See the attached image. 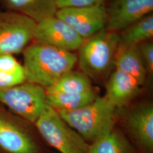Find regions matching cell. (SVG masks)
I'll list each match as a JSON object with an SVG mask.
<instances>
[{
    "mask_svg": "<svg viewBox=\"0 0 153 153\" xmlns=\"http://www.w3.org/2000/svg\"><path fill=\"white\" fill-rule=\"evenodd\" d=\"M114 66L133 76L141 86L145 81L147 72L138 45L119 44L115 53Z\"/></svg>",
    "mask_w": 153,
    "mask_h": 153,
    "instance_id": "cell-14",
    "label": "cell"
},
{
    "mask_svg": "<svg viewBox=\"0 0 153 153\" xmlns=\"http://www.w3.org/2000/svg\"><path fill=\"white\" fill-rule=\"evenodd\" d=\"M104 0H56L57 9L71 7H83L104 4Z\"/></svg>",
    "mask_w": 153,
    "mask_h": 153,
    "instance_id": "cell-22",
    "label": "cell"
},
{
    "mask_svg": "<svg viewBox=\"0 0 153 153\" xmlns=\"http://www.w3.org/2000/svg\"><path fill=\"white\" fill-rule=\"evenodd\" d=\"M126 124L138 153H153V106L144 105L131 111Z\"/></svg>",
    "mask_w": 153,
    "mask_h": 153,
    "instance_id": "cell-10",
    "label": "cell"
},
{
    "mask_svg": "<svg viewBox=\"0 0 153 153\" xmlns=\"http://www.w3.org/2000/svg\"><path fill=\"white\" fill-rule=\"evenodd\" d=\"M21 65L14 55H0V72H11L22 69Z\"/></svg>",
    "mask_w": 153,
    "mask_h": 153,
    "instance_id": "cell-21",
    "label": "cell"
},
{
    "mask_svg": "<svg viewBox=\"0 0 153 153\" xmlns=\"http://www.w3.org/2000/svg\"><path fill=\"white\" fill-rule=\"evenodd\" d=\"M5 10L28 16L38 23L55 16L58 9L56 0H0Z\"/></svg>",
    "mask_w": 153,
    "mask_h": 153,
    "instance_id": "cell-13",
    "label": "cell"
},
{
    "mask_svg": "<svg viewBox=\"0 0 153 153\" xmlns=\"http://www.w3.org/2000/svg\"><path fill=\"white\" fill-rule=\"evenodd\" d=\"M120 44L138 45L153 36V14L150 13L121 31Z\"/></svg>",
    "mask_w": 153,
    "mask_h": 153,
    "instance_id": "cell-18",
    "label": "cell"
},
{
    "mask_svg": "<svg viewBox=\"0 0 153 153\" xmlns=\"http://www.w3.org/2000/svg\"><path fill=\"white\" fill-rule=\"evenodd\" d=\"M26 82L24 67L22 69L11 72H0V88H6Z\"/></svg>",
    "mask_w": 153,
    "mask_h": 153,
    "instance_id": "cell-19",
    "label": "cell"
},
{
    "mask_svg": "<svg viewBox=\"0 0 153 153\" xmlns=\"http://www.w3.org/2000/svg\"><path fill=\"white\" fill-rule=\"evenodd\" d=\"M119 44V33L105 28L84 39L77 56L82 72L95 80L107 76L114 66Z\"/></svg>",
    "mask_w": 153,
    "mask_h": 153,
    "instance_id": "cell-2",
    "label": "cell"
},
{
    "mask_svg": "<svg viewBox=\"0 0 153 153\" xmlns=\"http://www.w3.org/2000/svg\"><path fill=\"white\" fill-rule=\"evenodd\" d=\"M139 51L147 73H153V44L150 41H146L138 45Z\"/></svg>",
    "mask_w": 153,
    "mask_h": 153,
    "instance_id": "cell-20",
    "label": "cell"
},
{
    "mask_svg": "<svg viewBox=\"0 0 153 153\" xmlns=\"http://www.w3.org/2000/svg\"><path fill=\"white\" fill-rule=\"evenodd\" d=\"M33 39L39 43L72 52L79 49L84 40L66 22L56 16L36 23Z\"/></svg>",
    "mask_w": 153,
    "mask_h": 153,
    "instance_id": "cell-8",
    "label": "cell"
},
{
    "mask_svg": "<svg viewBox=\"0 0 153 153\" xmlns=\"http://www.w3.org/2000/svg\"><path fill=\"white\" fill-rule=\"evenodd\" d=\"M56 16L86 39L105 28L107 11L104 4L83 7H71L57 10Z\"/></svg>",
    "mask_w": 153,
    "mask_h": 153,
    "instance_id": "cell-7",
    "label": "cell"
},
{
    "mask_svg": "<svg viewBox=\"0 0 153 153\" xmlns=\"http://www.w3.org/2000/svg\"><path fill=\"white\" fill-rule=\"evenodd\" d=\"M91 79L82 71L71 70L45 89L47 94L82 93L93 89Z\"/></svg>",
    "mask_w": 153,
    "mask_h": 153,
    "instance_id": "cell-17",
    "label": "cell"
},
{
    "mask_svg": "<svg viewBox=\"0 0 153 153\" xmlns=\"http://www.w3.org/2000/svg\"><path fill=\"white\" fill-rule=\"evenodd\" d=\"M36 23L16 12L0 10V55L23 52L34 39Z\"/></svg>",
    "mask_w": 153,
    "mask_h": 153,
    "instance_id": "cell-6",
    "label": "cell"
},
{
    "mask_svg": "<svg viewBox=\"0 0 153 153\" xmlns=\"http://www.w3.org/2000/svg\"><path fill=\"white\" fill-rule=\"evenodd\" d=\"M44 141L60 153H88L89 143L47 105L35 123Z\"/></svg>",
    "mask_w": 153,
    "mask_h": 153,
    "instance_id": "cell-4",
    "label": "cell"
},
{
    "mask_svg": "<svg viewBox=\"0 0 153 153\" xmlns=\"http://www.w3.org/2000/svg\"><path fill=\"white\" fill-rule=\"evenodd\" d=\"M43 87L25 82L6 88H0V102L17 115L35 123L48 105Z\"/></svg>",
    "mask_w": 153,
    "mask_h": 153,
    "instance_id": "cell-5",
    "label": "cell"
},
{
    "mask_svg": "<svg viewBox=\"0 0 153 153\" xmlns=\"http://www.w3.org/2000/svg\"><path fill=\"white\" fill-rule=\"evenodd\" d=\"M115 108L104 97L72 111H57L61 118L90 143L114 128Z\"/></svg>",
    "mask_w": 153,
    "mask_h": 153,
    "instance_id": "cell-3",
    "label": "cell"
},
{
    "mask_svg": "<svg viewBox=\"0 0 153 153\" xmlns=\"http://www.w3.org/2000/svg\"><path fill=\"white\" fill-rule=\"evenodd\" d=\"M153 0H112L107 11L105 29L118 33L152 13Z\"/></svg>",
    "mask_w": 153,
    "mask_h": 153,
    "instance_id": "cell-9",
    "label": "cell"
},
{
    "mask_svg": "<svg viewBox=\"0 0 153 153\" xmlns=\"http://www.w3.org/2000/svg\"><path fill=\"white\" fill-rule=\"evenodd\" d=\"M0 150L5 153H44L31 134L1 114Z\"/></svg>",
    "mask_w": 153,
    "mask_h": 153,
    "instance_id": "cell-11",
    "label": "cell"
},
{
    "mask_svg": "<svg viewBox=\"0 0 153 153\" xmlns=\"http://www.w3.org/2000/svg\"><path fill=\"white\" fill-rule=\"evenodd\" d=\"M141 85L133 76L115 69L105 86L104 98L115 108L128 103L139 92Z\"/></svg>",
    "mask_w": 153,
    "mask_h": 153,
    "instance_id": "cell-12",
    "label": "cell"
},
{
    "mask_svg": "<svg viewBox=\"0 0 153 153\" xmlns=\"http://www.w3.org/2000/svg\"><path fill=\"white\" fill-rule=\"evenodd\" d=\"M23 55L26 81L45 89L73 70L77 62V56L72 52L38 42L28 45Z\"/></svg>",
    "mask_w": 153,
    "mask_h": 153,
    "instance_id": "cell-1",
    "label": "cell"
},
{
    "mask_svg": "<svg viewBox=\"0 0 153 153\" xmlns=\"http://www.w3.org/2000/svg\"><path fill=\"white\" fill-rule=\"evenodd\" d=\"M88 153H138L123 133L114 128L89 143Z\"/></svg>",
    "mask_w": 153,
    "mask_h": 153,
    "instance_id": "cell-15",
    "label": "cell"
},
{
    "mask_svg": "<svg viewBox=\"0 0 153 153\" xmlns=\"http://www.w3.org/2000/svg\"><path fill=\"white\" fill-rule=\"evenodd\" d=\"M97 97L93 88L82 93L47 94L46 100L47 104L56 111H72L90 104Z\"/></svg>",
    "mask_w": 153,
    "mask_h": 153,
    "instance_id": "cell-16",
    "label": "cell"
}]
</instances>
